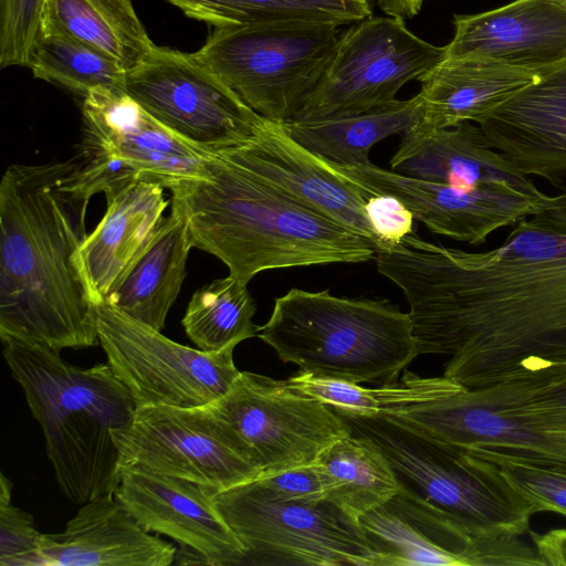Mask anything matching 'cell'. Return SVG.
Listing matches in <instances>:
<instances>
[{
    "label": "cell",
    "mask_w": 566,
    "mask_h": 566,
    "mask_svg": "<svg viewBox=\"0 0 566 566\" xmlns=\"http://www.w3.org/2000/svg\"><path fill=\"white\" fill-rule=\"evenodd\" d=\"M244 446L260 476L311 464L353 432L345 419L285 380L241 371L230 389L208 405Z\"/></svg>",
    "instance_id": "12"
},
{
    "label": "cell",
    "mask_w": 566,
    "mask_h": 566,
    "mask_svg": "<svg viewBox=\"0 0 566 566\" xmlns=\"http://www.w3.org/2000/svg\"><path fill=\"white\" fill-rule=\"evenodd\" d=\"M40 553L42 566H169L177 548L106 494L84 503L63 533H42Z\"/></svg>",
    "instance_id": "22"
},
{
    "label": "cell",
    "mask_w": 566,
    "mask_h": 566,
    "mask_svg": "<svg viewBox=\"0 0 566 566\" xmlns=\"http://www.w3.org/2000/svg\"><path fill=\"white\" fill-rule=\"evenodd\" d=\"M518 415L535 431L566 432V377L539 386L520 406Z\"/></svg>",
    "instance_id": "38"
},
{
    "label": "cell",
    "mask_w": 566,
    "mask_h": 566,
    "mask_svg": "<svg viewBox=\"0 0 566 566\" xmlns=\"http://www.w3.org/2000/svg\"><path fill=\"white\" fill-rule=\"evenodd\" d=\"M124 90L166 128L200 149L239 146L264 118L193 53L169 48L155 45L126 73Z\"/></svg>",
    "instance_id": "13"
},
{
    "label": "cell",
    "mask_w": 566,
    "mask_h": 566,
    "mask_svg": "<svg viewBox=\"0 0 566 566\" xmlns=\"http://www.w3.org/2000/svg\"><path fill=\"white\" fill-rule=\"evenodd\" d=\"M482 252L413 234L377 250L405 294L418 354L450 355L467 389L528 373L566 376V191Z\"/></svg>",
    "instance_id": "1"
},
{
    "label": "cell",
    "mask_w": 566,
    "mask_h": 566,
    "mask_svg": "<svg viewBox=\"0 0 566 566\" xmlns=\"http://www.w3.org/2000/svg\"><path fill=\"white\" fill-rule=\"evenodd\" d=\"M334 167L373 193L397 197L431 232L471 245L484 243L491 233L516 224L551 199L548 195H527L504 184L465 187L427 181L371 161Z\"/></svg>",
    "instance_id": "15"
},
{
    "label": "cell",
    "mask_w": 566,
    "mask_h": 566,
    "mask_svg": "<svg viewBox=\"0 0 566 566\" xmlns=\"http://www.w3.org/2000/svg\"><path fill=\"white\" fill-rule=\"evenodd\" d=\"M165 189L160 182L135 179L105 196L106 211L80 248L94 306L106 300L158 231L169 205Z\"/></svg>",
    "instance_id": "23"
},
{
    "label": "cell",
    "mask_w": 566,
    "mask_h": 566,
    "mask_svg": "<svg viewBox=\"0 0 566 566\" xmlns=\"http://www.w3.org/2000/svg\"><path fill=\"white\" fill-rule=\"evenodd\" d=\"M113 437L119 467L133 464L218 491L260 476L244 446L208 405L138 407Z\"/></svg>",
    "instance_id": "14"
},
{
    "label": "cell",
    "mask_w": 566,
    "mask_h": 566,
    "mask_svg": "<svg viewBox=\"0 0 566 566\" xmlns=\"http://www.w3.org/2000/svg\"><path fill=\"white\" fill-rule=\"evenodd\" d=\"M542 75L485 60H446L421 75L422 118L432 130L479 122Z\"/></svg>",
    "instance_id": "25"
},
{
    "label": "cell",
    "mask_w": 566,
    "mask_h": 566,
    "mask_svg": "<svg viewBox=\"0 0 566 566\" xmlns=\"http://www.w3.org/2000/svg\"><path fill=\"white\" fill-rule=\"evenodd\" d=\"M11 500V482L3 473L0 475V504H8Z\"/></svg>",
    "instance_id": "42"
},
{
    "label": "cell",
    "mask_w": 566,
    "mask_h": 566,
    "mask_svg": "<svg viewBox=\"0 0 566 566\" xmlns=\"http://www.w3.org/2000/svg\"><path fill=\"white\" fill-rule=\"evenodd\" d=\"M423 1L424 0H376V3L387 15L406 20L419 13Z\"/></svg>",
    "instance_id": "41"
},
{
    "label": "cell",
    "mask_w": 566,
    "mask_h": 566,
    "mask_svg": "<svg viewBox=\"0 0 566 566\" xmlns=\"http://www.w3.org/2000/svg\"><path fill=\"white\" fill-rule=\"evenodd\" d=\"M208 151L203 177L174 185L171 205L182 211L192 247L221 260L230 275L249 283L266 270L375 259L369 240L293 200L226 149Z\"/></svg>",
    "instance_id": "3"
},
{
    "label": "cell",
    "mask_w": 566,
    "mask_h": 566,
    "mask_svg": "<svg viewBox=\"0 0 566 566\" xmlns=\"http://www.w3.org/2000/svg\"><path fill=\"white\" fill-rule=\"evenodd\" d=\"M224 149L293 200L364 237L377 249L365 213L374 193L294 140L283 123L263 118L248 142Z\"/></svg>",
    "instance_id": "16"
},
{
    "label": "cell",
    "mask_w": 566,
    "mask_h": 566,
    "mask_svg": "<svg viewBox=\"0 0 566 566\" xmlns=\"http://www.w3.org/2000/svg\"><path fill=\"white\" fill-rule=\"evenodd\" d=\"M465 449L493 462L535 513L546 511L566 516V464L483 447Z\"/></svg>",
    "instance_id": "33"
},
{
    "label": "cell",
    "mask_w": 566,
    "mask_h": 566,
    "mask_svg": "<svg viewBox=\"0 0 566 566\" xmlns=\"http://www.w3.org/2000/svg\"><path fill=\"white\" fill-rule=\"evenodd\" d=\"M444 57L397 17H369L340 32L313 90L292 120L366 112L396 99L398 91Z\"/></svg>",
    "instance_id": "10"
},
{
    "label": "cell",
    "mask_w": 566,
    "mask_h": 566,
    "mask_svg": "<svg viewBox=\"0 0 566 566\" xmlns=\"http://www.w3.org/2000/svg\"><path fill=\"white\" fill-rule=\"evenodd\" d=\"M255 311L248 283L229 274L192 294L181 323L199 349L217 352L258 335Z\"/></svg>",
    "instance_id": "32"
},
{
    "label": "cell",
    "mask_w": 566,
    "mask_h": 566,
    "mask_svg": "<svg viewBox=\"0 0 566 566\" xmlns=\"http://www.w3.org/2000/svg\"><path fill=\"white\" fill-rule=\"evenodd\" d=\"M446 60H485L539 75L566 63V0H514L455 14Z\"/></svg>",
    "instance_id": "19"
},
{
    "label": "cell",
    "mask_w": 566,
    "mask_h": 566,
    "mask_svg": "<svg viewBox=\"0 0 566 566\" xmlns=\"http://www.w3.org/2000/svg\"><path fill=\"white\" fill-rule=\"evenodd\" d=\"M214 502L252 564L379 566L358 518L326 497L285 499L254 479Z\"/></svg>",
    "instance_id": "9"
},
{
    "label": "cell",
    "mask_w": 566,
    "mask_h": 566,
    "mask_svg": "<svg viewBox=\"0 0 566 566\" xmlns=\"http://www.w3.org/2000/svg\"><path fill=\"white\" fill-rule=\"evenodd\" d=\"M41 537L31 514L0 504V566H42Z\"/></svg>",
    "instance_id": "36"
},
{
    "label": "cell",
    "mask_w": 566,
    "mask_h": 566,
    "mask_svg": "<svg viewBox=\"0 0 566 566\" xmlns=\"http://www.w3.org/2000/svg\"><path fill=\"white\" fill-rule=\"evenodd\" d=\"M82 147L129 166L139 179L174 185L202 178L207 149L181 139L124 90H96L82 104Z\"/></svg>",
    "instance_id": "17"
},
{
    "label": "cell",
    "mask_w": 566,
    "mask_h": 566,
    "mask_svg": "<svg viewBox=\"0 0 566 566\" xmlns=\"http://www.w3.org/2000/svg\"><path fill=\"white\" fill-rule=\"evenodd\" d=\"M292 388L312 396L331 408L356 415H378L379 400L374 388L328 376L298 371L285 380Z\"/></svg>",
    "instance_id": "35"
},
{
    "label": "cell",
    "mask_w": 566,
    "mask_h": 566,
    "mask_svg": "<svg viewBox=\"0 0 566 566\" xmlns=\"http://www.w3.org/2000/svg\"><path fill=\"white\" fill-rule=\"evenodd\" d=\"M42 21L102 51L126 72L155 48L132 0H45Z\"/></svg>",
    "instance_id": "28"
},
{
    "label": "cell",
    "mask_w": 566,
    "mask_h": 566,
    "mask_svg": "<svg viewBox=\"0 0 566 566\" xmlns=\"http://www.w3.org/2000/svg\"><path fill=\"white\" fill-rule=\"evenodd\" d=\"M316 462L329 483L326 499L356 518L400 490L380 447L354 432L328 446Z\"/></svg>",
    "instance_id": "29"
},
{
    "label": "cell",
    "mask_w": 566,
    "mask_h": 566,
    "mask_svg": "<svg viewBox=\"0 0 566 566\" xmlns=\"http://www.w3.org/2000/svg\"><path fill=\"white\" fill-rule=\"evenodd\" d=\"M185 15L216 28L310 22L335 27L373 15L369 0H166Z\"/></svg>",
    "instance_id": "30"
},
{
    "label": "cell",
    "mask_w": 566,
    "mask_h": 566,
    "mask_svg": "<svg viewBox=\"0 0 566 566\" xmlns=\"http://www.w3.org/2000/svg\"><path fill=\"white\" fill-rule=\"evenodd\" d=\"M0 339L63 494L80 504L114 494L120 467L113 432L127 427L137 409L128 389L108 363L78 367L46 345Z\"/></svg>",
    "instance_id": "4"
},
{
    "label": "cell",
    "mask_w": 566,
    "mask_h": 566,
    "mask_svg": "<svg viewBox=\"0 0 566 566\" xmlns=\"http://www.w3.org/2000/svg\"><path fill=\"white\" fill-rule=\"evenodd\" d=\"M490 146L527 177L566 180V63L482 117Z\"/></svg>",
    "instance_id": "20"
},
{
    "label": "cell",
    "mask_w": 566,
    "mask_h": 566,
    "mask_svg": "<svg viewBox=\"0 0 566 566\" xmlns=\"http://www.w3.org/2000/svg\"><path fill=\"white\" fill-rule=\"evenodd\" d=\"M337 28L310 22L216 28L193 55L255 113L286 123L319 80L340 35Z\"/></svg>",
    "instance_id": "8"
},
{
    "label": "cell",
    "mask_w": 566,
    "mask_h": 566,
    "mask_svg": "<svg viewBox=\"0 0 566 566\" xmlns=\"http://www.w3.org/2000/svg\"><path fill=\"white\" fill-rule=\"evenodd\" d=\"M274 493L291 500H318L327 495L328 480L315 461L256 478Z\"/></svg>",
    "instance_id": "39"
},
{
    "label": "cell",
    "mask_w": 566,
    "mask_h": 566,
    "mask_svg": "<svg viewBox=\"0 0 566 566\" xmlns=\"http://www.w3.org/2000/svg\"><path fill=\"white\" fill-rule=\"evenodd\" d=\"M218 490L199 483L120 465L114 495L149 532L201 554L209 565H240L247 553L216 502Z\"/></svg>",
    "instance_id": "18"
},
{
    "label": "cell",
    "mask_w": 566,
    "mask_h": 566,
    "mask_svg": "<svg viewBox=\"0 0 566 566\" xmlns=\"http://www.w3.org/2000/svg\"><path fill=\"white\" fill-rule=\"evenodd\" d=\"M422 103L416 94L366 112L311 120L283 123L287 134L312 153L337 166L370 163L369 153L378 142L403 135L418 126Z\"/></svg>",
    "instance_id": "27"
},
{
    "label": "cell",
    "mask_w": 566,
    "mask_h": 566,
    "mask_svg": "<svg viewBox=\"0 0 566 566\" xmlns=\"http://www.w3.org/2000/svg\"><path fill=\"white\" fill-rule=\"evenodd\" d=\"M95 325L107 363L145 406L199 407L223 396L240 375L237 344L205 352L178 344L112 304L95 305Z\"/></svg>",
    "instance_id": "11"
},
{
    "label": "cell",
    "mask_w": 566,
    "mask_h": 566,
    "mask_svg": "<svg viewBox=\"0 0 566 566\" xmlns=\"http://www.w3.org/2000/svg\"><path fill=\"white\" fill-rule=\"evenodd\" d=\"M379 566H486L480 546L459 525L400 488L358 517Z\"/></svg>",
    "instance_id": "21"
},
{
    "label": "cell",
    "mask_w": 566,
    "mask_h": 566,
    "mask_svg": "<svg viewBox=\"0 0 566 566\" xmlns=\"http://www.w3.org/2000/svg\"><path fill=\"white\" fill-rule=\"evenodd\" d=\"M45 0H0V66H27Z\"/></svg>",
    "instance_id": "34"
},
{
    "label": "cell",
    "mask_w": 566,
    "mask_h": 566,
    "mask_svg": "<svg viewBox=\"0 0 566 566\" xmlns=\"http://www.w3.org/2000/svg\"><path fill=\"white\" fill-rule=\"evenodd\" d=\"M365 213L378 241L376 251L398 244L405 237L416 233L412 212L392 195H371L365 205Z\"/></svg>",
    "instance_id": "37"
},
{
    "label": "cell",
    "mask_w": 566,
    "mask_h": 566,
    "mask_svg": "<svg viewBox=\"0 0 566 566\" xmlns=\"http://www.w3.org/2000/svg\"><path fill=\"white\" fill-rule=\"evenodd\" d=\"M335 411L354 433L380 447L400 488L436 507L475 541L486 565H544L536 549L520 539L528 532L534 507L493 462L380 413Z\"/></svg>",
    "instance_id": "5"
},
{
    "label": "cell",
    "mask_w": 566,
    "mask_h": 566,
    "mask_svg": "<svg viewBox=\"0 0 566 566\" xmlns=\"http://www.w3.org/2000/svg\"><path fill=\"white\" fill-rule=\"evenodd\" d=\"M258 336L298 371L379 386L419 355L409 313L385 298H347L329 289H291L274 301Z\"/></svg>",
    "instance_id": "6"
},
{
    "label": "cell",
    "mask_w": 566,
    "mask_h": 566,
    "mask_svg": "<svg viewBox=\"0 0 566 566\" xmlns=\"http://www.w3.org/2000/svg\"><path fill=\"white\" fill-rule=\"evenodd\" d=\"M552 378L549 373H530L467 389L444 376L421 377L406 370L374 391L380 415L428 438L557 463L553 441L518 415V407Z\"/></svg>",
    "instance_id": "7"
},
{
    "label": "cell",
    "mask_w": 566,
    "mask_h": 566,
    "mask_svg": "<svg viewBox=\"0 0 566 566\" xmlns=\"http://www.w3.org/2000/svg\"><path fill=\"white\" fill-rule=\"evenodd\" d=\"M27 66L34 77L83 97L96 90H124L127 73L102 51L43 21Z\"/></svg>",
    "instance_id": "31"
},
{
    "label": "cell",
    "mask_w": 566,
    "mask_h": 566,
    "mask_svg": "<svg viewBox=\"0 0 566 566\" xmlns=\"http://www.w3.org/2000/svg\"><path fill=\"white\" fill-rule=\"evenodd\" d=\"M96 195L80 153L65 161L10 165L0 184V338L55 350L98 343L80 262Z\"/></svg>",
    "instance_id": "2"
},
{
    "label": "cell",
    "mask_w": 566,
    "mask_h": 566,
    "mask_svg": "<svg viewBox=\"0 0 566 566\" xmlns=\"http://www.w3.org/2000/svg\"><path fill=\"white\" fill-rule=\"evenodd\" d=\"M534 547L544 565L566 566V530L539 534L530 532Z\"/></svg>",
    "instance_id": "40"
},
{
    "label": "cell",
    "mask_w": 566,
    "mask_h": 566,
    "mask_svg": "<svg viewBox=\"0 0 566 566\" xmlns=\"http://www.w3.org/2000/svg\"><path fill=\"white\" fill-rule=\"evenodd\" d=\"M187 220L171 205L168 218L130 264L105 302L157 331L179 295L190 249Z\"/></svg>",
    "instance_id": "26"
},
{
    "label": "cell",
    "mask_w": 566,
    "mask_h": 566,
    "mask_svg": "<svg viewBox=\"0 0 566 566\" xmlns=\"http://www.w3.org/2000/svg\"><path fill=\"white\" fill-rule=\"evenodd\" d=\"M401 137L390 159L396 172L465 187L504 184L527 195H543L530 177L490 146L481 127L471 122L432 130L415 127Z\"/></svg>",
    "instance_id": "24"
}]
</instances>
